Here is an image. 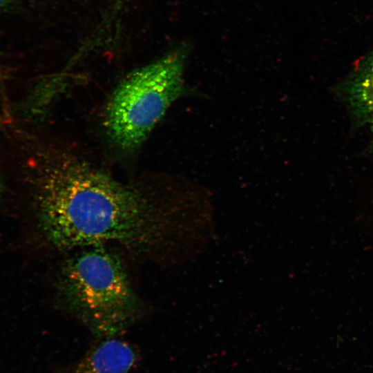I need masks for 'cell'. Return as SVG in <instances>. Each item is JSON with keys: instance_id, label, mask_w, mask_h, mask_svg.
<instances>
[{"instance_id": "6da1fadb", "label": "cell", "mask_w": 373, "mask_h": 373, "mask_svg": "<svg viewBox=\"0 0 373 373\" xmlns=\"http://www.w3.org/2000/svg\"><path fill=\"white\" fill-rule=\"evenodd\" d=\"M35 166L32 224L51 249L115 244L174 265L190 259L207 237L206 206L183 179L152 189L124 183L59 149L39 153Z\"/></svg>"}, {"instance_id": "8992f818", "label": "cell", "mask_w": 373, "mask_h": 373, "mask_svg": "<svg viewBox=\"0 0 373 373\" xmlns=\"http://www.w3.org/2000/svg\"><path fill=\"white\" fill-rule=\"evenodd\" d=\"M365 122H367L370 126V130L372 133V136L373 138V109L370 113L369 116L367 117Z\"/></svg>"}, {"instance_id": "5b68a950", "label": "cell", "mask_w": 373, "mask_h": 373, "mask_svg": "<svg viewBox=\"0 0 373 373\" xmlns=\"http://www.w3.org/2000/svg\"><path fill=\"white\" fill-rule=\"evenodd\" d=\"M343 88L351 111L365 122L373 109V50L356 66Z\"/></svg>"}, {"instance_id": "3957f363", "label": "cell", "mask_w": 373, "mask_h": 373, "mask_svg": "<svg viewBox=\"0 0 373 373\" xmlns=\"http://www.w3.org/2000/svg\"><path fill=\"white\" fill-rule=\"evenodd\" d=\"M187 57V48L178 47L131 71L116 86L106 105L104 124L117 148L137 149L176 100L200 95L185 84Z\"/></svg>"}, {"instance_id": "52a82bcc", "label": "cell", "mask_w": 373, "mask_h": 373, "mask_svg": "<svg viewBox=\"0 0 373 373\" xmlns=\"http://www.w3.org/2000/svg\"><path fill=\"white\" fill-rule=\"evenodd\" d=\"M12 0H0V10L7 8Z\"/></svg>"}, {"instance_id": "277c9868", "label": "cell", "mask_w": 373, "mask_h": 373, "mask_svg": "<svg viewBox=\"0 0 373 373\" xmlns=\"http://www.w3.org/2000/svg\"><path fill=\"white\" fill-rule=\"evenodd\" d=\"M140 358L133 344L115 336L104 338L64 373H128Z\"/></svg>"}, {"instance_id": "7a4b0ae2", "label": "cell", "mask_w": 373, "mask_h": 373, "mask_svg": "<svg viewBox=\"0 0 373 373\" xmlns=\"http://www.w3.org/2000/svg\"><path fill=\"white\" fill-rule=\"evenodd\" d=\"M55 290L64 308L100 338L117 336L140 315L125 266L104 246L82 249L66 259Z\"/></svg>"}]
</instances>
